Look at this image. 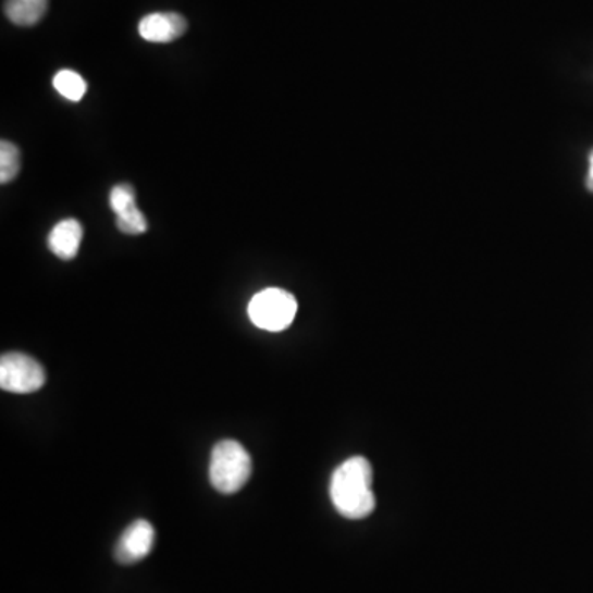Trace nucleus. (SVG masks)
Returning <instances> with one entry per match:
<instances>
[{
    "label": "nucleus",
    "mask_w": 593,
    "mask_h": 593,
    "mask_svg": "<svg viewBox=\"0 0 593 593\" xmlns=\"http://www.w3.org/2000/svg\"><path fill=\"white\" fill-rule=\"evenodd\" d=\"M83 242V226L76 220H63L51 230L48 248L57 258L72 261L78 255Z\"/></svg>",
    "instance_id": "7"
},
{
    "label": "nucleus",
    "mask_w": 593,
    "mask_h": 593,
    "mask_svg": "<svg viewBox=\"0 0 593 593\" xmlns=\"http://www.w3.org/2000/svg\"><path fill=\"white\" fill-rule=\"evenodd\" d=\"M44 367L24 353H8L0 358V387L14 394H32L45 386Z\"/></svg>",
    "instance_id": "4"
},
{
    "label": "nucleus",
    "mask_w": 593,
    "mask_h": 593,
    "mask_svg": "<svg viewBox=\"0 0 593 593\" xmlns=\"http://www.w3.org/2000/svg\"><path fill=\"white\" fill-rule=\"evenodd\" d=\"M252 460L248 450L236 441L214 445L210 458V483L217 492L233 495L245 489L251 477Z\"/></svg>",
    "instance_id": "2"
},
{
    "label": "nucleus",
    "mask_w": 593,
    "mask_h": 593,
    "mask_svg": "<svg viewBox=\"0 0 593 593\" xmlns=\"http://www.w3.org/2000/svg\"><path fill=\"white\" fill-rule=\"evenodd\" d=\"M48 11V0H8L5 15L21 27L37 25Z\"/></svg>",
    "instance_id": "8"
},
{
    "label": "nucleus",
    "mask_w": 593,
    "mask_h": 593,
    "mask_svg": "<svg viewBox=\"0 0 593 593\" xmlns=\"http://www.w3.org/2000/svg\"><path fill=\"white\" fill-rule=\"evenodd\" d=\"M187 30V21L175 12H157L140 21L139 34L152 44H169L181 38Z\"/></svg>",
    "instance_id": "6"
},
{
    "label": "nucleus",
    "mask_w": 593,
    "mask_h": 593,
    "mask_svg": "<svg viewBox=\"0 0 593 593\" xmlns=\"http://www.w3.org/2000/svg\"><path fill=\"white\" fill-rule=\"evenodd\" d=\"M53 86L63 98L69 101H82L83 96L86 95V82L72 70H63V72L57 73L53 78Z\"/></svg>",
    "instance_id": "9"
},
{
    "label": "nucleus",
    "mask_w": 593,
    "mask_h": 593,
    "mask_svg": "<svg viewBox=\"0 0 593 593\" xmlns=\"http://www.w3.org/2000/svg\"><path fill=\"white\" fill-rule=\"evenodd\" d=\"M299 310V304L291 292L284 288H264L252 297L248 316L258 329L265 332H284L292 325Z\"/></svg>",
    "instance_id": "3"
},
{
    "label": "nucleus",
    "mask_w": 593,
    "mask_h": 593,
    "mask_svg": "<svg viewBox=\"0 0 593 593\" xmlns=\"http://www.w3.org/2000/svg\"><path fill=\"white\" fill-rule=\"evenodd\" d=\"M156 543V529L146 519H137L124 529L115 544L114 556L121 564H136L146 559Z\"/></svg>",
    "instance_id": "5"
},
{
    "label": "nucleus",
    "mask_w": 593,
    "mask_h": 593,
    "mask_svg": "<svg viewBox=\"0 0 593 593\" xmlns=\"http://www.w3.org/2000/svg\"><path fill=\"white\" fill-rule=\"evenodd\" d=\"M590 166H589V173H586V188H589L590 192L593 194V150L590 152Z\"/></svg>",
    "instance_id": "13"
},
{
    "label": "nucleus",
    "mask_w": 593,
    "mask_h": 593,
    "mask_svg": "<svg viewBox=\"0 0 593 593\" xmlns=\"http://www.w3.org/2000/svg\"><path fill=\"white\" fill-rule=\"evenodd\" d=\"M109 205H111V210L118 217V214L137 207L136 192H134V188L129 184L115 185L112 188L111 197H109Z\"/></svg>",
    "instance_id": "11"
},
{
    "label": "nucleus",
    "mask_w": 593,
    "mask_h": 593,
    "mask_svg": "<svg viewBox=\"0 0 593 593\" xmlns=\"http://www.w3.org/2000/svg\"><path fill=\"white\" fill-rule=\"evenodd\" d=\"M119 231L126 234H143L147 231V220L139 208L134 207L124 213L118 214Z\"/></svg>",
    "instance_id": "12"
},
{
    "label": "nucleus",
    "mask_w": 593,
    "mask_h": 593,
    "mask_svg": "<svg viewBox=\"0 0 593 593\" xmlns=\"http://www.w3.org/2000/svg\"><path fill=\"white\" fill-rule=\"evenodd\" d=\"M21 172V150L8 140L0 143V182L11 184Z\"/></svg>",
    "instance_id": "10"
},
{
    "label": "nucleus",
    "mask_w": 593,
    "mask_h": 593,
    "mask_svg": "<svg viewBox=\"0 0 593 593\" xmlns=\"http://www.w3.org/2000/svg\"><path fill=\"white\" fill-rule=\"evenodd\" d=\"M373 468L365 457H351L333 471L330 496L336 511L348 519H363L376 508Z\"/></svg>",
    "instance_id": "1"
}]
</instances>
